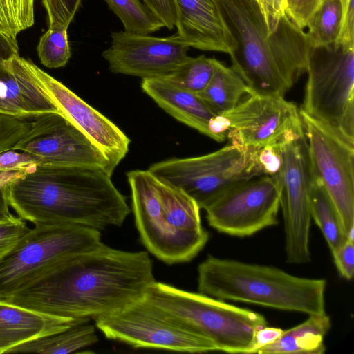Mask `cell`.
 I'll return each mask as SVG.
<instances>
[{
    "mask_svg": "<svg viewBox=\"0 0 354 354\" xmlns=\"http://www.w3.org/2000/svg\"><path fill=\"white\" fill-rule=\"evenodd\" d=\"M111 176L91 166L37 167L7 187L6 199L19 218L34 225L120 226L131 210Z\"/></svg>",
    "mask_w": 354,
    "mask_h": 354,
    "instance_id": "7a4b0ae2",
    "label": "cell"
},
{
    "mask_svg": "<svg viewBox=\"0 0 354 354\" xmlns=\"http://www.w3.org/2000/svg\"><path fill=\"white\" fill-rule=\"evenodd\" d=\"M312 169L332 201L349 237H354V138L299 109Z\"/></svg>",
    "mask_w": 354,
    "mask_h": 354,
    "instance_id": "30bf717a",
    "label": "cell"
},
{
    "mask_svg": "<svg viewBox=\"0 0 354 354\" xmlns=\"http://www.w3.org/2000/svg\"><path fill=\"white\" fill-rule=\"evenodd\" d=\"M12 149L38 156L39 167L91 166L111 175L114 171L100 150L59 113L35 118L29 131Z\"/></svg>",
    "mask_w": 354,
    "mask_h": 354,
    "instance_id": "4fadbf2b",
    "label": "cell"
},
{
    "mask_svg": "<svg viewBox=\"0 0 354 354\" xmlns=\"http://www.w3.org/2000/svg\"><path fill=\"white\" fill-rule=\"evenodd\" d=\"M354 0H343L342 19L340 33L335 42L354 46Z\"/></svg>",
    "mask_w": 354,
    "mask_h": 354,
    "instance_id": "60d3db41",
    "label": "cell"
},
{
    "mask_svg": "<svg viewBox=\"0 0 354 354\" xmlns=\"http://www.w3.org/2000/svg\"><path fill=\"white\" fill-rule=\"evenodd\" d=\"M330 317L326 314L309 315L301 324L283 330L273 343L261 348V354H321L326 347L324 338L330 328Z\"/></svg>",
    "mask_w": 354,
    "mask_h": 354,
    "instance_id": "603a6c76",
    "label": "cell"
},
{
    "mask_svg": "<svg viewBox=\"0 0 354 354\" xmlns=\"http://www.w3.org/2000/svg\"><path fill=\"white\" fill-rule=\"evenodd\" d=\"M104 1L120 19L125 32L149 35L165 27L162 21L140 0Z\"/></svg>",
    "mask_w": 354,
    "mask_h": 354,
    "instance_id": "83f0119b",
    "label": "cell"
},
{
    "mask_svg": "<svg viewBox=\"0 0 354 354\" xmlns=\"http://www.w3.org/2000/svg\"><path fill=\"white\" fill-rule=\"evenodd\" d=\"M4 68L0 73V114L26 120L59 113L32 77L25 58L15 55L4 63Z\"/></svg>",
    "mask_w": 354,
    "mask_h": 354,
    "instance_id": "ffe728a7",
    "label": "cell"
},
{
    "mask_svg": "<svg viewBox=\"0 0 354 354\" xmlns=\"http://www.w3.org/2000/svg\"><path fill=\"white\" fill-rule=\"evenodd\" d=\"M257 151L230 142L205 155L154 163L147 171L155 178L179 188L193 198L200 209H205L232 185L264 175Z\"/></svg>",
    "mask_w": 354,
    "mask_h": 354,
    "instance_id": "52a82bcc",
    "label": "cell"
},
{
    "mask_svg": "<svg viewBox=\"0 0 354 354\" xmlns=\"http://www.w3.org/2000/svg\"><path fill=\"white\" fill-rule=\"evenodd\" d=\"M322 0H286V15L299 28H307Z\"/></svg>",
    "mask_w": 354,
    "mask_h": 354,
    "instance_id": "e575fe53",
    "label": "cell"
},
{
    "mask_svg": "<svg viewBox=\"0 0 354 354\" xmlns=\"http://www.w3.org/2000/svg\"><path fill=\"white\" fill-rule=\"evenodd\" d=\"M88 319L50 315L0 299V354Z\"/></svg>",
    "mask_w": 354,
    "mask_h": 354,
    "instance_id": "44dd1931",
    "label": "cell"
},
{
    "mask_svg": "<svg viewBox=\"0 0 354 354\" xmlns=\"http://www.w3.org/2000/svg\"><path fill=\"white\" fill-rule=\"evenodd\" d=\"M151 176L165 223L186 262L189 261L209 239L208 232L201 225L200 207L179 188Z\"/></svg>",
    "mask_w": 354,
    "mask_h": 354,
    "instance_id": "d6986e66",
    "label": "cell"
},
{
    "mask_svg": "<svg viewBox=\"0 0 354 354\" xmlns=\"http://www.w3.org/2000/svg\"><path fill=\"white\" fill-rule=\"evenodd\" d=\"M248 93L249 88L241 77L232 67L216 59L211 80L196 95L216 115L235 107Z\"/></svg>",
    "mask_w": 354,
    "mask_h": 354,
    "instance_id": "cb8c5ba5",
    "label": "cell"
},
{
    "mask_svg": "<svg viewBox=\"0 0 354 354\" xmlns=\"http://www.w3.org/2000/svg\"><path fill=\"white\" fill-rule=\"evenodd\" d=\"M300 110L354 138V46H310Z\"/></svg>",
    "mask_w": 354,
    "mask_h": 354,
    "instance_id": "ba28073f",
    "label": "cell"
},
{
    "mask_svg": "<svg viewBox=\"0 0 354 354\" xmlns=\"http://www.w3.org/2000/svg\"><path fill=\"white\" fill-rule=\"evenodd\" d=\"M19 47L16 39L0 32V71L4 68V63L15 55H19Z\"/></svg>",
    "mask_w": 354,
    "mask_h": 354,
    "instance_id": "ee69618b",
    "label": "cell"
},
{
    "mask_svg": "<svg viewBox=\"0 0 354 354\" xmlns=\"http://www.w3.org/2000/svg\"><path fill=\"white\" fill-rule=\"evenodd\" d=\"M154 281L147 252L102 243L3 300L50 315L96 319L143 298Z\"/></svg>",
    "mask_w": 354,
    "mask_h": 354,
    "instance_id": "6da1fadb",
    "label": "cell"
},
{
    "mask_svg": "<svg viewBox=\"0 0 354 354\" xmlns=\"http://www.w3.org/2000/svg\"><path fill=\"white\" fill-rule=\"evenodd\" d=\"M40 166V158L31 153L12 149L0 152V171L31 172Z\"/></svg>",
    "mask_w": 354,
    "mask_h": 354,
    "instance_id": "d6a6232c",
    "label": "cell"
},
{
    "mask_svg": "<svg viewBox=\"0 0 354 354\" xmlns=\"http://www.w3.org/2000/svg\"><path fill=\"white\" fill-rule=\"evenodd\" d=\"M25 64L32 77L58 109L103 153L114 171L129 151L130 139L113 122L39 68L30 60Z\"/></svg>",
    "mask_w": 354,
    "mask_h": 354,
    "instance_id": "9a60e30c",
    "label": "cell"
},
{
    "mask_svg": "<svg viewBox=\"0 0 354 354\" xmlns=\"http://www.w3.org/2000/svg\"><path fill=\"white\" fill-rule=\"evenodd\" d=\"M68 28H48L40 37L37 51L41 63L49 68L66 65L71 56Z\"/></svg>",
    "mask_w": 354,
    "mask_h": 354,
    "instance_id": "4dcf8cb0",
    "label": "cell"
},
{
    "mask_svg": "<svg viewBox=\"0 0 354 354\" xmlns=\"http://www.w3.org/2000/svg\"><path fill=\"white\" fill-rule=\"evenodd\" d=\"M98 341L95 327L88 322L44 336L12 348L8 353L67 354L76 353Z\"/></svg>",
    "mask_w": 354,
    "mask_h": 354,
    "instance_id": "d4e9b609",
    "label": "cell"
},
{
    "mask_svg": "<svg viewBox=\"0 0 354 354\" xmlns=\"http://www.w3.org/2000/svg\"><path fill=\"white\" fill-rule=\"evenodd\" d=\"M281 188L278 175L238 182L205 210L208 224L219 232L244 237L278 224Z\"/></svg>",
    "mask_w": 354,
    "mask_h": 354,
    "instance_id": "7c38bea8",
    "label": "cell"
},
{
    "mask_svg": "<svg viewBox=\"0 0 354 354\" xmlns=\"http://www.w3.org/2000/svg\"><path fill=\"white\" fill-rule=\"evenodd\" d=\"M257 160L264 175H277L281 169V157L277 146L258 149Z\"/></svg>",
    "mask_w": 354,
    "mask_h": 354,
    "instance_id": "ab89813d",
    "label": "cell"
},
{
    "mask_svg": "<svg viewBox=\"0 0 354 354\" xmlns=\"http://www.w3.org/2000/svg\"><path fill=\"white\" fill-rule=\"evenodd\" d=\"M215 59L205 55L196 57L188 56L171 73L160 78L196 94L203 90L211 80L214 71Z\"/></svg>",
    "mask_w": 354,
    "mask_h": 354,
    "instance_id": "f1b7e54d",
    "label": "cell"
},
{
    "mask_svg": "<svg viewBox=\"0 0 354 354\" xmlns=\"http://www.w3.org/2000/svg\"><path fill=\"white\" fill-rule=\"evenodd\" d=\"M310 213L333 254L349 236L343 227L332 201L314 173L310 193Z\"/></svg>",
    "mask_w": 354,
    "mask_h": 354,
    "instance_id": "484cf974",
    "label": "cell"
},
{
    "mask_svg": "<svg viewBox=\"0 0 354 354\" xmlns=\"http://www.w3.org/2000/svg\"><path fill=\"white\" fill-rule=\"evenodd\" d=\"M229 120L223 114H216L209 120L208 129L209 138L217 142H222L227 138L230 129Z\"/></svg>",
    "mask_w": 354,
    "mask_h": 354,
    "instance_id": "7bdbcfd3",
    "label": "cell"
},
{
    "mask_svg": "<svg viewBox=\"0 0 354 354\" xmlns=\"http://www.w3.org/2000/svg\"><path fill=\"white\" fill-rule=\"evenodd\" d=\"M95 321L106 338L137 348L187 353L216 351L211 340L174 321L144 297Z\"/></svg>",
    "mask_w": 354,
    "mask_h": 354,
    "instance_id": "8fae6325",
    "label": "cell"
},
{
    "mask_svg": "<svg viewBox=\"0 0 354 354\" xmlns=\"http://www.w3.org/2000/svg\"><path fill=\"white\" fill-rule=\"evenodd\" d=\"M177 35L190 47L230 54L234 41L216 0H175Z\"/></svg>",
    "mask_w": 354,
    "mask_h": 354,
    "instance_id": "ac0fdd59",
    "label": "cell"
},
{
    "mask_svg": "<svg viewBox=\"0 0 354 354\" xmlns=\"http://www.w3.org/2000/svg\"><path fill=\"white\" fill-rule=\"evenodd\" d=\"M111 37V46L102 53L110 71L142 80L165 77L188 57L190 48L177 33L157 37L124 30Z\"/></svg>",
    "mask_w": 354,
    "mask_h": 354,
    "instance_id": "2e32d148",
    "label": "cell"
},
{
    "mask_svg": "<svg viewBox=\"0 0 354 354\" xmlns=\"http://www.w3.org/2000/svg\"><path fill=\"white\" fill-rule=\"evenodd\" d=\"M234 41L232 68L249 92L284 94L306 72L310 48L304 30L286 15L270 31L255 0H216Z\"/></svg>",
    "mask_w": 354,
    "mask_h": 354,
    "instance_id": "3957f363",
    "label": "cell"
},
{
    "mask_svg": "<svg viewBox=\"0 0 354 354\" xmlns=\"http://www.w3.org/2000/svg\"><path fill=\"white\" fill-rule=\"evenodd\" d=\"M270 31H274L286 15V0H255Z\"/></svg>",
    "mask_w": 354,
    "mask_h": 354,
    "instance_id": "74e56055",
    "label": "cell"
},
{
    "mask_svg": "<svg viewBox=\"0 0 354 354\" xmlns=\"http://www.w3.org/2000/svg\"><path fill=\"white\" fill-rule=\"evenodd\" d=\"M47 13L48 28H68L82 0H41Z\"/></svg>",
    "mask_w": 354,
    "mask_h": 354,
    "instance_id": "1f68e13d",
    "label": "cell"
},
{
    "mask_svg": "<svg viewBox=\"0 0 354 354\" xmlns=\"http://www.w3.org/2000/svg\"><path fill=\"white\" fill-rule=\"evenodd\" d=\"M35 0H0V32L16 39L35 22Z\"/></svg>",
    "mask_w": 354,
    "mask_h": 354,
    "instance_id": "f546056e",
    "label": "cell"
},
{
    "mask_svg": "<svg viewBox=\"0 0 354 354\" xmlns=\"http://www.w3.org/2000/svg\"><path fill=\"white\" fill-rule=\"evenodd\" d=\"M283 330L276 327L264 326L257 331L251 353H257L262 347L276 341L282 334Z\"/></svg>",
    "mask_w": 354,
    "mask_h": 354,
    "instance_id": "b9f144b4",
    "label": "cell"
},
{
    "mask_svg": "<svg viewBox=\"0 0 354 354\" xmlns=\"http://www.w3.org/2000/svg\"><path fill=\"white\" fill-rule=\"evenodd\" d=\"M343 0H322L308 23L306 33L310 46L337 41L341 30Z\"/></svg>",
    "mask_w": 354,
    "mask_h": 354,
    "instance_id": "4316f807",
    "label": "cell"
},
{
    "mask_svg": "<svg viewBox=\"0 0 354 354\" xmlns=\"http://www.w3.org/2000/svg\"><path fill=\"white\" fill-rule=\"evenodd\" d=\"M29 229L26 221L18 216L0 223V260L17 246Z\"/></svg>",
    "mask_w": 354,
    "mask_h": 354,
    "instance_id": "836d02e7",
    "label": "cell"
},
{
    "mask_svg": "<svg viewBox=\"0 0 354 354\" xmlns=\"http://www.w3.org/2000/svg\"><path fill=\"white\" fill-rule=\"evenodd\" d=\"M326 281L279 268L209 255L198 267V288L220 300L254 304L309 315L324 314Z\"/></svg>",
    "mask_w": 354,
    "mask_h": 354,
    "instance_id": "277c9868",
    "label": "cell"
},
{
    "mask_svg": "<svg viewBox=\"0 0 354 354\" xmlns=\"http://www.w3.org/2000/svg\"><path fill=\"white\" fill-rule=\"evenodd\" d=\"M127 177L135 223L142 244L167 264L186 262L165 223L150 173L147 170H132Z\"/></svg>",
    "mask_w": 354,
    "mask_h": 354,
    "instance_id": "e0dca14e",
    "label": "cell"
},
{
    "mask_svg": "<svg viewBox=\"0 0 354 354\" xmlns=\"http://www.w3.org/2000/svg\"><path fill=\"white\" fill-rule=\"evenodd\" d=\"M353 239V237H349L336 252L332 254L339 273L347 280H351L354 274Z\"/></svg>",
    "mask_w": 354,
    "mask_h": 354,
    "instance_id": "8d00e7d4",
    "label": "cell"
},
{
    "mask_svg": "<svg viewBox=\"0 0 354 354\" xmlns=\"http://www.w3.org/2000/svg\"><path fill=\"white\" fill-rule=\"evenodd\" d=\"M277 147L281 157L277 175L281 188L286 260L305 263L310 261V193L313 171L303 125L287 134Z\"/></svg>",
    "mask_w": 354,
    "mask_h": 354,
    "instance_id": "9c48e42d",
    "label": "cell"
},
{
    "mask_svg": "<svg viewBox=\"0 0 354 354\" xmlns=\"http://www.w3.org/2000/svg\"><path fill=\"white\" fill-rule=\"evenodd\" d=\"M142 1L162 21L165 28L170 30L176 28L178 14L175 0Z\"/></svg>",
    "mask_w": 354,
    "mask_h": 354,
    "instance_id": "d590c367",
    "label": "cell"
},
{
    "mask_svg": "<svg viewBox=\"0 0 354 354\" xmlns=\"http://www.w3.org/2000/svg\"><path fill=\"white\" fill-rule=\"evenodd\" d=\"M144 298L165 315L211 340L216 351L251 353L262 315L212 297L154 281Z\"/></svg>",
    "mask_w": 354,
    "mask_h": 354,
    "instance_id": "5b68a950",
    "label": "cell"
},
{
    "mask_svg": "<svg viewBox=\"0 0 354 354\" xmlns=\"http://www.w3.org/2000/svg\"><path fill=\"white\" fill-rule=\"evenodd\" d=\"M100 230L62 224H35L0 260V299L50 274L74 256L99 246Z\"/></svg>",
    "mask_w": 354,
    "mask_h": 354,
    "instance_id": "8992f818",
    "label": "cell"
},
{
    "mask_svg": "<svg viewBox=\"0 0 354 354\" xmlns=\"http://www.w3.org/2000/svg\"><path fill=\"white\" fill-rule=\"evenodd\" d=\"M141 88L176 120L209 137L208 124L215 114L196 93L177 87L163 78L144 79Z\"/></svg>",
    "mask_w": 354,
    "mask_h": 354,
    "instance_id": "7402d4cb",
    "label": "cell"
},
{
    "mask_svg": "<svg viewBox=\"0 0 354 354\" xmlns=\"http://www.w3.org/2000/svg\"><path fill=\"white\" fill-rule=\"evenodd\" d=\"M233 109L221 113L230 121V142L261 149L277 146L302 127L297 106L283 96L250 91Z\"/></svg>",
    "mask_w": 354,
    "mask_h": 354,
    "instance_id": "5bb4252c",
    "label": "cell"
},
{
    "mask_svg": "<svg viewBox=\"0 0 354 354\" xmlns=\"http://www.w3.org/2000/svg\"><path fill=\"white\" fill-rule=\"evenodd\" d=\"M28 173L29 172L25 171H0V223L14 220L17 217L10 211L6 189L11 183Z\"/></svg>",
    "mask_w": 354,
    "mask_h": 354,
    "instance_id": "f35d334b",
    "label": "cell"
}]
</instances>
